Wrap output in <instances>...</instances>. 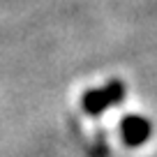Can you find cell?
Returning a JSON list of instances; mask_svg holds the SVG:
<instances>
[{"label":"cell","mask_w":157,"mask_h":157,"mask_svg":"<svg viewBox=\"0 0 157 157\" xmlns=\"http://www.w3.org/2000/svg\"><path fill=\"white\" fill-rule=\"evenodd\" d=\"M125 97V86L120 81H111L109 86L104 88H97V90H88L81 99L83 104V111L90 113V116H99L102 111H106L111 104L120 102Z\"/></svg>","instance_id":"6da1fadb"},{"label":"cell","mask_w":157,"mask_h":157,"mask_svg":"<svg viewBox=\"0 0 157 157\" xmlns=\"http://www.w3.org/2000/svg\"><path fill=\"white\" fill-rule=\"evenodd\" d=\"M120 134H123V141L127 146L136 148V146L148 141V136H150V123L141 116H127L120 123Z\"/></svg>","instance_id":"7a4b0ae2"}]
</instances>
